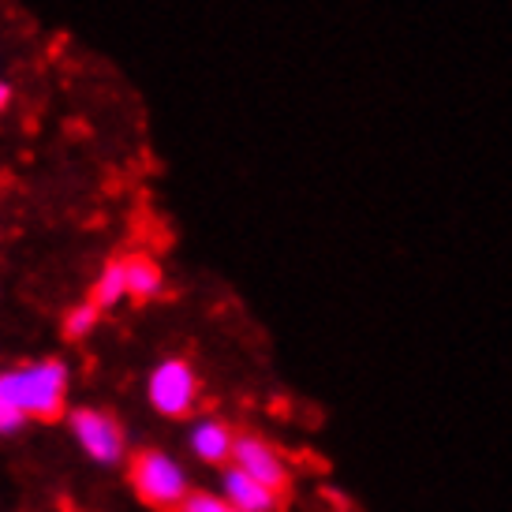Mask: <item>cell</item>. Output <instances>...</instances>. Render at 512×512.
<instances>
[{
  "label": "cell",
  "mask_w": 512,
  "mask_h": 512,
  "mask_svg": "<svg viewBox=\"0 0 512 512\" xmlns=\"http://www.w3.org/2000/svg\"><path fill=\"white\" fill-rule=\"evenodd\" d=\"M64 389H68V370L57 359L15 367L0 378V397L42 423H57L64 415Z\"/></svg>",
  "instance_id": "obj_1"
},
{
  "label": "cell",
  "mask_w": 512,
  "mask_h": 512,
  "mask_svg": "<svg viewBox=\"0 0 512 512\" xmlns=\"http://www.w3.org/2000/svg\"><path fill=\"white\" fill-rule=\"evenodd\" d=\"M131 486L135 494L154 505L161 512H176L187 498V486H184V471L172 464L169 456L154 453V449H143V453L131 456L128 464Z\"/></svg>",
  "instance_id": "obj_2"
},
{
  "label": "cell",
  "mask_w": 512,
  "mask_h": 512,
  "mask_svg": "<svg viewBox=\"0 0 512 512\" xmlns=\"http://www.w3.org/2000/svg\"><path fill=\"white\" fill-rule=\"evenodd\" d=\"M232 460H236V468L243 475H251L255 483H262L281 501H288V494H292V475H288L285 460L277 456V449H273L270 441H262L258 434H236Z\"/></svg>",
  "instance_id": "obj_3"
},
{
  "label": "cell",
  "mask_w": 512,
  "mask_h": 512,
  "mask_svg": "<svg viewBox=\"0 0 512 512\" xmlns=\"http://www.w3.org/2000/svg\"><path fill=\"white\" fill-rule=\"evenodd\" d=\"M195 397H199V378H195V370L187 367L184 359H169V363H161L154 370V378H150V400H154L157 412L180 419V415H187L195 408Z\"/></svg>",
  "instance_id": "obj_4"
},
{
  "label": "cell",
  "mask_w": 512,
  "mask_h": 512,
  "mask_svg": "<svg viewBox=\"0 0 512 512\" xmlns=\"http://www.w3.org/2000/svg\"><path fill=\"white\" fill-rule=\"evenodd\" d=\"M72 427L75 434H79V441H83V449L94 460H116V456L124 453V430L116 427L113 415L105 412H90V408H79V412L72 415Z\"/></svg>",
  "instance_id": "obj_5"
},
{
  "label": "cell",
  "mask_w": 512,
  "mask_h": 512,
  "mask_svg": "<svg viewBox=\"0 0 512 512\" xmlns=\"http://www.w3.org/2000/svg\"><path fill=\"white\" fill-rule=\"evenodd\" d=\"M225 490H228V501L243 512H281V505H285L273 490H266L262 483H255V479H251V475H243L240 468L228 471Z\"/></svg>",
  "instance_id": "obj_6"
},
{
  "label": "cell",
  "mask_w": 512,
  "mask_h": 512,
  "mask_svg": "<svg viewBox=\"0 0 512 512\" xmlns=\"http://www.w3.org/2000/svg\"><path fill=\"white\" fill-rule=\"evenodd\" d=\"M124 277H128V296L135 303H146V299H154L165 285V277H161V266H157L150 255H124Z\"/></svg>",
  "instance_id": "obj_7"
},
{
  "label": "cell",
  "mask_w": 512,
  "mask_h": 512,
  "mask_svg": "<svg viewBox=\"0 0 512 512\" xmlns=\"http://www.w3.org/2000/svg\"><path fill=\"white\" fill-rule=\"evenodd\" d=\"M191 445H195V453H199L202 460L225 464L228 456H232V449H236V430L225 427V423H202V427L195 430Z\"/></svg>",
  "instance_id": "obj_8"
},
{
  "label": "cell",
  "mask_w": 512,
  "mask_h": 512,
  "mask_svg": "<svg viewBox=\"0 0 512 512\" xmlns=\"http://www.w3.org/2000/svg\"><path fill=\"white\" fill-rule=\"evenodd\" d=\"M120 296H128V277H124V258H113L105 270H101L98 285L90 288V303L105 311V307H113Z\"/></svg>",
  "instance_id": "obj_9"
},
{
  "label": "cell",
  "mask_w": 512,
  "mask_h": 512,
  "mask_svg": "<svg viewBox=\"0 0 512 512\" xmlns=\"http://www.w3.org/2000/svg\"><path fill=\"white\" fill-rule=\"evenodd\" d=\"M98 307L94 303H83V307H75V311H68V318H64V337L68 341H79V337H86L90 329L98 326Z\"/></svg>",
  "instance_id": "obj_10"
},
{
  "label": "cell",
  "mask_w": 512,
  "mask_h": 512,
  "mask_svg": "<svg viewBox=\"0 0 512 512\" xmlns=\"http://www.w3.org/2000/svg\"><path fill=\"white\" fill-rule=\"evenodd\" d=\"M176 512H243V509H236L232 501H221V498H214V494H187L184 498V505Z\"/></svg>",
  "instance_id": "obj_11"
},
{
  "label": "cell",
  "mask_w": 512,
  "mask_h": 512,
  "mask_svg": "<svg viewBox=\"0 0 512 512\" xmlns=\"http://www.w3.org/2000/svg\"><path fill=\"white\" fill-rule=\"evenodd\" d=\"M19 423H23V412H19V408H12L8 400L0 397V430H15Z\"/></svg>",
  "instance_id": "obj_12"
},
{
  "label": "cell",
  "mask_w": 512,
  "mask_h": 512,
  "mask_svg": "<svg viewBox=\"0 0 512 512\" xmlns=\"http://www.w3.org/2000/svg\"><path fill=\"white\" fill-rule=\"evenodd\" d=\"M8 101H12V86H8V83H0V113L8 109Z\"/></svg>",
  "instance_id": "obj_13"
}]
</instances>
